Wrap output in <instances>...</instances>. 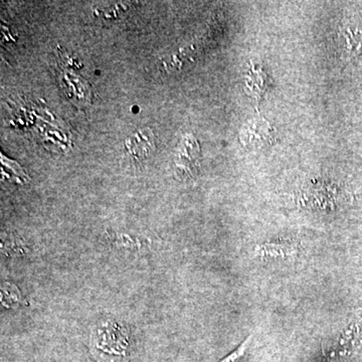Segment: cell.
Returning <instances> with one entry per match:
<instances>
[{"mask_svg": "<svg viewBox=\"0 0 362 362\" xmlns=\"http://www.w3.org/2000/svg\"><path fill=\"white\" fill-rule=\"evenodd\" d=\"M126 148L134 158H146L156 149V136L148 128L137 131L125 142Z\"/></svg>", "mask_w": 362, "mask_h": 362, "instance_id": "cell-3", "label": "cell"}, {"mask_svg": "<svg viewBox=\"0 0 362 362\" xmlns=\"http://www.w3.org/2000/svg\"><path fill=\"white\" fill-rule=\"evenodd\" d=\"M201 157L199 143L192 135H187L180 142L175 156L176 173L181 176H190L197 170Z\"/></svg>", "mask_w": 362, "mask_h": 362, "instance_id": "cell-1", "label": "cell"}, {"mask_svg": "<svg viewBox=\"0 0 362 362\" xmlns=\"http://www.w3.org/2000/svg\"><path fill=\"white\" fill-rule=\"evenodd\" d=\"M274 132L271 124L265 119H252L240 130V141L252 146H265L273 140Z\"/></svg>", "mask_w": 362, "mask_h": 362, "instance_id": "cell-2", "label": "cell"}, {"mask_svg": "<svg viewBox=\"0 0 362 362\" xmlns=\"http://www.w3.org/2000/svg\"><path fill=\"white\" fill-rule=\"evenodd\" d=\"M346 40L351 51L361 49L362 47V25L357 23L354 26H349Z\"/></svg>", "mask_w": 362, "mask_h": 362, "instance_id": "cell-4", "label": "cell"}, {"mask_svg": "<svg viewBox=\"0 0 362 362\" xmlns=\"http://www.w3.org/2000/svg\"><path fill=\"white\" fill-rule=\"evenodd\" d=\"M252 337H249L246 338V339L244 340V341L242 342V344L240 345L239 347H238L237 349L233 350L232 354H230V356H228L226 357V358H223V361L221 362H235L238 361V359H240V357L244 356L245 354H246L247 347H249L250 343H251Z\"/></svg>", "mask_w": 362, "mask_h": 362, "instance_id": "cell-5", "label": "cell"}]
</instances>
